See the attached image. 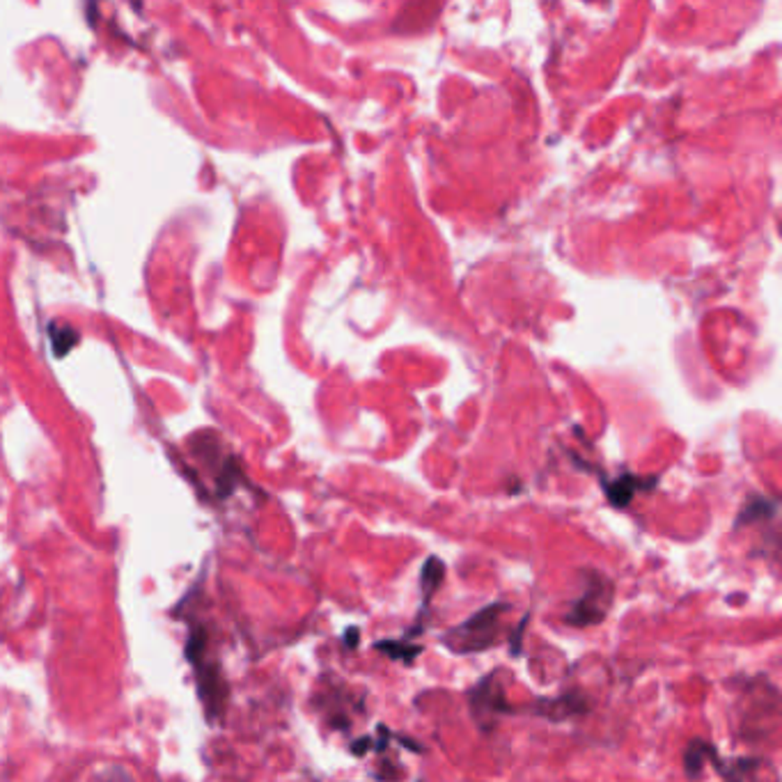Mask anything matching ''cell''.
Returning a JSON list of instances; mask_svg holds the SVG:
<instances>
[{
  "instance_id": "cell-10",
  "label": "cell",
  "mask_w": 782,
  "mask_h": 782,
  "mask_svg": "<svg viewBox=\"0 0 782 782\" xmlns=\"http://www.w3.org/2000/svg\"><path fill=\"white\" fill-rule=\"evenodd\" d=\"M773 512H776L773 502L760 500V502H755V505H748V508H744V512H741V517L736 524H751V521H755V518H769Z\"/></svg>"
},
{
  "instance_id": "cell-6",
  "label": "cell",
  "mask_w": 782,
  "mask_h": 782,
  "mask_svg": "<svg viewBox=\"0 0 782 782\" xmlns=\"http://www.w3.org/2000/svg\"><path fill=\"white\" fill-rule=\"evenodd\" d=\"M443 578H445L443 560L436 558V555H429L423 565V571H420V593H423L425 606H429L433 594L439 593V587L443 585Z\"/></svg>"
},
{
  "instance_id": "cell-9",
  "label": "cell",
  "mask_w": 782,
  "mask_h": 782,
  "mask_svg": "<svg viewBox=\"0 0 782 782\" xmlns=\"http://www.w3.org/2000/svg\"><path fill=\"white\" fill-rule=\"evenodd\" d=\"M760 764L761 760H735L729 761V764H723V761H720L716 771L723 776L725 782H744V778L748 776L753 769L760 767Z\"/></svg>"
},
{
  "instance_id": "cell-8",
  "label": "cell",
  "mask_w": 782,
  "mask_h": 782,
  "mask_svg": "<svg viewBox=\"0 0 782 782\" xmlns=\"http://www.w3.org/2000/svg\"><path fill=\"white\" fill-rule=\"evenodd\" d=\"M635 486H638V480H634L631 475H626V477H622V480L613 482V484L608 486L606 493L615 508H626V505L631 502V498H634Z\"/></svg>"
},
{
  "instance_id": "cell-7",
  "label": "cell",
  "mask_w": 782,
  "mask_h": 782,
  "mask_svg": "<svg viewBox=\"0 0 782 782\" xmlns=\"http://www.w3.org/2000/svg\"><path fill=\"white\" fill-rule=\"evenodd\" d=\"M374 647L379 654L388 656V659H392V661H399L404 663V666H413V661L418 659L420 652H423V647L420 645H413L411 640H379V643H374Z\"/></svg>"
},
{
  "instance_id": "cell-2",
  "label": "cell",
  "mask_w": 782,
  "mask_h": 782,
  "mask_svg": "<svg viewBox=\"0 0 782 782\" xmlns=\"http://www.w3.org/2000/svg\"><path fill=\"white\" fill-rule=\"evenodd\" d=\"M583 576H585V590L571 603L569 613L565 615V622L576 629L601 624L615 601V583L606 574L597 569H583Z\"/></svg>"
},
{
  "instance_id": "cell-3",
  "label": "cell",
  "mask_w": 782,
  "mask_h": 782,
  "mask_svg": "<svg viewBox=\"0 0 782 782\" xmlns=\"http://www.w3.org/2000/svg\"><path fill=\"white\" fill-rule=\"evenodd\" d=\"M500 670L482 677L480 682L468 691V704H471V716L482 729H489L496 725V719L508 714L509 704L505 698V686L498 682Z\"/></svg>"
},
{
  "instance_id": "cell-11",
  "label": "cell",
  "mask_w": 782,
  "mask_h": 782,
  "mask_svg": "<svg viewBox=\"0 0 782 782\" xmlns=\"http://www.w3.org/2000/svg\"><path fill=\"white\" fill-rule=\"evenodd\" d=\"M358 643H360L358 629H356V626H349V629H347V634H344V645L349 647V650H356V647H358Z\"/></svg>"
},
{
  "instance_id": "cell-4",
  "label": "cell",
  "mask_w": 782,
  "mask_h": 782,
  "mask_svg": "<svg viewBox=\"0 0 782 782\" xmlns=\"http://www.w3.org/2000/svg\"><path fill=\"white\" fill-rule=\"evenodd\" d=\"M587 709H590V702H587L585 695H581V693H565L560 698L540 700L533 711L537 716H544V719L551 720V723H562V720L567 719L585 714Z\"/></svg>"
},
{
  "instance_id": "cell-1",
  "label": "cell",
  "mask_w": 782,
  "mask_h": 782,
  "mask_svg": "<svg viewBox=\"0 0 782 782\" xmlns=\"http://www.w3.org/2000/svg\"><path fill=\"white\" fill-rule=\"evenodd\" d=\"M508 610L509 603L505 601L489 603L482 610H477L475 615H471L466 622L445 631L441 635V643L455 654H477V652H484L489 647H496L502 638L500 618Z\"/></svg>"
},
{
  "instance_id": "cell-5",
  "label": "cell",
  "mask_w": 782,
  "mask_h": 782,
  "mask_svg": "<svg viewBox=\"0 0 782 782\" xmlns=\"http://www.w3.org/2000/svg\"><path fill=\"white\" fill-rule=\"evenodd\" d=\"M707 760L719 769V764L723 760L719 757V751L714 748V744H709L704 739H693L686 744V751H684V771H686L688 780H698L704 771V764Z\"/></svg>"
}]
</instances>
